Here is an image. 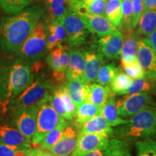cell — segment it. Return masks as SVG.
Instances as JSON below:
<instances>
[{"mask_svg": "<svg viewBox=\"0 0 156 156\" xmlns=\"http://www.w3.org/2000/svg\"><path fill=\"white\" fill-rule=\"evenodd\" d=\"M44 13L39 6L26 9L0 21V48L7 56H17Z\"/></svg>", "mask_w": 156, "mask_h": 156, "instance_id": "1", "label": "cell"}, {"mask_svg": "<svg viewBox=\"0 0 156 156\" xmlns=\"http://www.w3.org/2000/svg\"><path fill=\"white\" fill-rule=\"evenodd\" d=\"M119 139L148 140L156 139V109L148 106L134 114L128 122L118 126L114 133Z\"/></svg>", "mask_w": 156, "mask_h": 156, "instance_id": "2", "label": "cell"}, {"mask_svg": "<svg viewBox=\"0 0 156 156\" xmlns=\"http://www.w3.org/2000/svg\"><path fill=\"white\" fill-rule=\"evenodd\" d=\"M30 65L20 58L9 65L8 95L5 102L0 104L2 112H7L9 102L34 81V72Z\"/></svg>", "mask_w": 156, "mask_h": 156, "instance_id": "3", "label": "cell"}, {"mask_svg": "<svg viewBox=\"0 0 156 156\" xmlns=\"http://www.w3.org/2000/svg\"><path fill=\"white\" fill-rule=\"evenodd\" d=\"M52 94L53 93L46 95L44 99L36 103L38 108L37 128L36 133L31 140L32 145H38L48 132L65 120L64 117L56 112L52 106Z\"/></svg>", "mask_w": 156, "mask_h": 156, "instance_id": "4", "label": "cell"}, {"mask_svg": "<svg viewBox=\"0 0 156 156\" xmlns=\"http://www.w3.org/2000/svg\"><path fill=\"white\" fill-rule=\"evenodd\" d=\"M47 25L38 23L20 51V59L32 64L46 55L47 50Z\"/></svg>", "mask_w": 156, "mask_h": 156, "instance_id": "5", "label": "cell"}, {"mask_svg": "<svg viewBox=\"0 0 156 156\" xmlns=\"http://www.w3.org/2000/svg\"><path fill=\"white\" fill-rule=\"evenodd\" d=\"M52 83L46 78L38 77L31 85L9 103L8 109L11 112L23 107L36 104L46 95L54 92Z\"/></svg>", "mask_w": 156, "mask_h": 156, "instance_id": "6", "label": "cell"}, {"mask_svg": "<svg viewBox=\"0 0 156 156\" xmlns=\"http://www.w3.org/2000/svg\"><path fill=\"white\" fill-rule=\"evenodd\" d=\"M67 34V44L76 47L84 44L90 31L87 28L83 17L71 10L60 19Z\"/></svg>", "mask_w": 156, "mask_h": 156, "instance_id": "7", "label": "cell"}, {"mask_svg": "<svg viewBox=\"0 0 156 156\" xmlns=\"http://www.w3.org/2000/svg\"><path fill=\"white\" fill-rule=\"evenodd\" d=\"M153 104V98L148 92L125 95L116 101L117 110L122 118L134 116L142 109L152 106Z\"/></svg>", "mask_w": 156, "mask_h": 156, "instance_id": "8", "label": "cell"}, {"mask_svg": "<svg viewBox=\"0 0 156 156\" xmlns=\"http://www.w3.org/2000/svg\"><path fill=\"white\" fill-rule=\"evenodd\" d=\"M37 113L36 104L23 107L12 112L13 124L31 142L36 132Z\"/></svg>", "mask_w": 156, "mask_h": 156, "instance_id": "9", "label": "cell"}, {"mask_svg": "<svg viewBox=\"0 0 156 156\" xmlns=\"http://www.w3.org/2000/svg\"><path fill=\"white\" fill-rule=\"evenodd\" d=\"M136 60L145 71L146 77L156 80V52L147 38H141L138 41Z\"/></svg>", "mask_w": 156, "mask_h": 156, "instance_id": "10", "label": "cell"}, {"mask_svg": "<svg viewBox=\"0 0 156 156\" xmlns=\"http://www.w3.org/2000/svg\"><path fill=\"white\" fill-rule=\"evenodd\" d=\"M0 143L23 149H30L31 142L23 135L12 122L0 119Z\"/></svg>", "mask_w": 156, "mask_h": 156, "instance_id": "11", "label": "cell"}, {"mask_svg": "<svg viewBox=\"0 0 156 156\" xmlns=\"http://www.w3.org/2000/svg\"><path fill=\"white\" fill-rule=\"evenodd\" d=\"M79 135L80 132L75 122L74 124L68 123L61 140L48 151L56 156L72 155L77 146Z\"/></svg>", "mask_w": 156, "mask_h": 156, "instance_id": "12", "label": "cell"}, {"mask_svg": "<svg viewBox=\"0 0 156 156\" xmlns=\"http://www.w3.org/2000/svg\"><path fill=\"white\" fill-rule=\"evenodd\" d=\"M109 141V136L103 134L84 133L80 134L77 146L73 155L83 156L85 154L96 150L106 149Z\"/></svg>", "mask_w": 156, "mask_h": 156, "instance_id": "13", "label": "cell"}, {"mask_svg": "<svg viewBox=\"0 0 156 156\" xmlns=\"http://www.w3.org/2000/svg\"><path fill=\"white\" fill-rule=\"evenodd\" d=\"M124 39V35L119 30L112 35L101 37L98 41L99 52L108 58L119 59L122 55Z\"/></svg>", "mask_w": 156, "mask_h": 156, "instance_id": "14", "label": "cell"}, {"mask_svg": "<svg viewBox=\"0 0 156 156\" xmlns=\"http://www.w3.org/2000/svg\"><path fill=\"white\" fill-rule=\"evenodd\" d=\"M82 17L90 32L99 37L112 35L119 30L105 15H95L90 12Z\"/></svg>", "mask_w": 156, "mask_h": 156, "instance_id": "15", "label": "cell"}, {"mask_svg": "<svg viewBox=\"0 0 156 156\" xmlns=\"http://www.w3.org/2000/svg\"><path fill=\"white\" fill-rule=\"evenodd\" d=\"M85 65L83 81L86 84L96 81L98 75L103 65V56L101 53L94 51H86Z\"/></svg>", "mask_w": 156, "mask_h": 156, "instance_id": "16", "label": "cell"}, {"mask_svg": "<svg viewBox=\"0 0 156 156\" xmlns=\"http://www.w3.org/2000/svg\"><path fill=\"white\" fill-rule=\"evenodd\" d=\"M76 125L77 126L80 134L93 133L110 136L114 133L112 126H110L102 115H98L83 124H76Z\"/></svg>", "mask_w": 156, "mask_h": 156, "instance_id": "17", "label": "cell"}, {"mask_svg": "<svg viewBox=\"0 0 156 156\" xmlns=\"http://www.w3.org/2000/svg\"><path fill=\"white\" fill-rule=\"evenodd\" d=\"M85 65V54L78 48L69 50V62L66 72V78L83 80Z\"/></svg>", "mask_w": 156, "mask_h": 156, "instance_id": "18", "label": "cell"}, {"mask_svg": "<svg viewBox=\"0 0 156 156\" xmlns=\"http://www.w3.org/2000/svg\"><path fill=\"white\" fill-rule=\"evenodd\" d=\"M67 41V34L60 20L51 21L47 27V50H54Z\"/></svg>", "mask_w": 156, "mask_h": 156, "instance_id": "19", "label": "cell"}, {"mask_svg": "<svg viewBox=\"0 0 156 156\" xmlns=\"http://www.w3.org/2000/svg\"><path fill=\"white\" fill-rule=\"evenodd\" d=\"M126 38L123 45L121 60L122 67L131 63L136 59V53L138 49V41L140 34L138 30H134L126 34Z\"/></svg>", "mask_w": 156, "mask_h": 156, "instance_id": "20", "label": "cell"}, {"mask_svg": "<svg viewBox=\"0 0 156 156\" xmlns=\"http://www.w3.org/2000/svg\"><path fill=\"white\" fill-rule=\"evenodd\" d=\"M67 88L75 103L76 108L88 101L89 84L85 83L80 79L67 80Z\"/></svg>", "mask_w": 156, "mask_h": 156, "instance_id": "21", "label": "cell"}, {"mask_svg": "<svg viewBox=\"0 0 156 156\" xmlns=\"http://www.w3.org/2000/svg\"><path fill=\"white\" fill-rule=\"evenodd\" d=\"M114 94V93L112 92L109 95L108 99L102 107L101 115L106 119L110 126H118L126 124L129 120L124 119L119 115L116 101Z\"/></svg>", "mask_w": 156, "mask_h": 156, "instance_id": "22", "label": "cell"}, {"mask_svg": "<svg viewBox=\"0 0 156 156\" xmlns=\"http://www.w3.org/2000/svg\"><path fill=\"white\" fill-rule=\"evenodd\" d=\"M102 108L87 101L80 105L76 108L75 121L77 124H80L94 117L101 115Z\"/></svg>", "mask_w": 156, "mask_h": 156, "instance_id": "23", "label": "cell"}, {"mask_svg": "<svg viewBox=\"0 0 156 156\" xmlns=\"http://www.w3.org/2000/svg\"><path fill=\"white\" fill-rule=\"evenodd\" d=\"M112 93V89L108 85L98 83L89 84L88 101L102 108Z\"/></svg>", "mask_w": 156, "mask_h": 156, "instance_id": "24", "label": "cell"}, {"mask_svg": "<svg viewBox=\"0 0 156 156\" xmlns=\"http://www.w3.org/2000/svg\"><path fill=\"white\" fill-rule=\"evenodd\" d=\"M105 16L117 29L122 30V0H108L105 10Z\"/></svg>", "mask_w": 156, "mask_h": 156, "instance_id": "25", "label": "cell"}, {"mask_svg": "<svg viewBox=\"0 0 156 156\" xmlns=\"http://www.w3.org/2000/svg\"><path fill=\"white\" fill-rule=\"evenodd\" d=\"M64 45H60L58 47L51 51L46 58V62L51 69L53 70V75L56 80L61 83L64 80L65 75L62 73L61 67V56Z\"/></svg>", "mask_w": 156, "mask_h": 156, "instance_id": "26", "label": "cell"}, {"mask_svg": "<svg viewBox=\"0 0 156 156\" xmlns=\"http://www.w3.org/2000/svg\"><path fill=\"white\" fill-rule=\"evenodd\" d=\"M73 0H46L51 20H60L72 10Z\"/></svg>", "mask_w": 156, "mask_h": 156, "instance_id": "27", "label": "cell"}, {"mask_svg": "<svg viewBox=\"0 0 156 156\" xmlns=\"http://www.w3.org/2000/svg\"><path fill=\"white\" fill-rule=\"evenodd\" d=\"M67 125L68 123L67 121L64 120L61 124H58L56 128L48 132L44 136V139L38 143V145L39 146V148L45 150V151H48L56 143H58L63 136L64 130Z\"/></svg>", "mask_w": 156, "mask_h": 156, "instance_id": "28", "label": "cell"}, {"mask_svg": "<svg viewBox=\"0 0 156 156\" xmlns=\"http://www.w3.org/2000/svg\"><path fill=\"white\" fill-rule=\"evenodd\" d=\"M156 29V9L144 10L139 23L140 36H148Z\"/></svg>", "mask_w": 156, "mask_h": 156, "instance_id": "29", "label": "cell"}, {"mask_svg": "<svg viewBox=\"0 0 156 156\" xmlns=\"http://www.w3.org/2000/svg\"><path fill=\"white\" fill-rule=\"evenodd\" d=\"M105 156H132L128 141L121 139H112L106 149Z\"/></svg>", "mask_w": 156, "mask_h": 156, "instance_id": "30", "label": "cell"}, {"mask_svg": "<svg viewBox=\"0 0 156 156\" xmlns=\"http://www.w3.org/2000/svg\"><path fill=\"white\" fill-rule=\"evenodd\" d=\"M151 80H153L147 77L132 80L129 86L125 90L123 91L120 95L134 94V93L141 92H148L153 87V84H152Z\"/></svg>", "mask_w": 156, "mask_h": 156, "instance_id": "31", "label": "cell"}, {"mask_svg": "<svg viewBox=\"0 0 156 156\" xmlns=\"http://www.w3.org/2000/svg\"><path fill=\"white\" fill-rule=\"evenodd\" d=\"M132 81V78L129 77L125 73L119 70L110 83L112 91L114 94L120 95L129 86Z\"/></svg>", "mask_w": 156, "mask_h": 156, "instance_id": "32", "label": "cell"}, {"mask_svg": "<svg viewBox=\"0 0 156 156\" xmlns=\"http://www.w3.org/2000/svg\"><path fill=\"white\" fill-rule=\"evenodd\" d=\"M122 30L126 34L131 33L134 29L132 26V0H122Z\"/></svg>", "mask_w": 156, "mask_h": 156, "instance_id": "33", "label": "cell"}, {"mask_svg": "<svg viewBox=\"0 0 156 156\" xmlns=\"http://www.w3.org/2000/svg\"><path fill=\"white\" fill-rule=\"evenodd\" d=\"M119 70V68H117L114 64L103 65L99 71L95 82L102 85H108L111 83Z\"/></svg>", "mask_w": 156, "mask_h": 156, "instance_id": "34", "label": "cell"}, {"mask_svg": "<svg viewBox=\"0 0 156 156\" xmlns=\"http://www.w3.org/2000/svg\"><path fill=\"white\" fill-rule=\"evenodd\" d=\"M28 3L26 0H0L2 9L7 15L18 14Z\"/></svg>", "mask_w": 156, "mask_h": 156, "instance_id": "35", "label": "cell"}, {"mask_svg": "<svg viewBox=\"0 0 156 156\" xmlns=\"http://www.w3.org/2000/svg\"><path fill=\"white\" fill-rule=\"evenodd\" d=\"M135 148L136 156H156L155 140L136 141Z\"/></svg>", "mask_w": 156, "mask_h": 156, "instance_id": "36", "label": "cell"}, {"mask_svg": "<svg viewBox=\"0 0 156 156\" xmlns=\"http://www.w3.org/2000/svg\"><path fill=\"white\" fill-rule=\"evenodd\" d=\"M9 65L0 62V104L5 103L8 95Z\"/></svg>", "mask_w": 156, "mask_h": 156, "instance_id": "37", "label": "cell"}, {"mask_svg": "<svg viewBox=\"0 0 156 156\" xmlns=\"http://www.w3.org/2000/svg\"><path fill=\"white\" fill-rule=\"evenodd\" d=\"M58 90H59L62 98H63L66 110H67L68 116H69V120H73L75 117L76 108H77L75 103H74L73 100L72 99L71 96H70L69 93L68 91L67 87L62 85V86L58 87Z\"/></svg>", "mask_w": 156, "mask_h": 156, "instance_id": "38", "label": "cell"}, {"mask_svg": "<svg viewBox=\"0 0 156 156\" xmlns=\"http://www.w3.org/2000/svg\"><path fill=\"white\" fill-rule=\"evenodd\" d=\"M51 103L54 109H55L58 114L61 115L65 119L69 120V116H68L67 110H66L63 98H62L58 88H56L54 90L51 97Z\"/></svg>", "mask_w": 156, "mask_h": 156, "instance_id": "39", "label": "cell"}, {"mask_svg": "<svg viewBox=\"0 0 156 156\" xmlns=\"http://www.w3.org/2000/svg\"><path fill=\"white\" fill-rule=\"evenodd\" d=\"M124 73L132 80L140 79L146 77L145 73L142 67L140 66L137 60L131 62V63L126 64L123 67Z\"/></svg>", "mask_w": 156, "mask_h": 156, "instance_id": "40", "label": "cell"}, {"mask_svg": "<svg viewBox=\"0 0 156 156\" xmlns=\"http://www.w3.org/2000/svg\"><path fill=\"white\" fill-rule=\"evenodd\" d=\"M83 2L91 13L95 15H105L106 0H83Z\"/></svg>", "mask_w": 156, "mask_h": 156, "instance_id": "41", "label": "cell"}, {"mask_svg": "<svg viewBox=\"0 0 156 156\" xmlns=\"http://www.w3.org/2000/svg\"><path fill=\"white\" fill-rule=\"evenodd\" d=\"M30 149H23L0 143V156H27Z\"/></svg>", "mask_w": 156, "mask_h": 156, "instance_id": "42", "label": "cell"}, {"mask_svg": "<svg viewBox=\"0 0 156 156\" xmlns=\"http://www.w3.org/2000/svg\"><path fill=\"white\" fill-rule=\"evenodd\" d=\"M132 10H133V16H132V26L133 28L139 25L144 11V6L142 0H132Z\"/></svg>", "mask_w": 156, "mask_h": 156, "instance_id": "43", "label": "cell"}, {"mask_svg": "<svg viewBox=\"0 0 156 156\" xmlns=\"http://www.w3.org/2000/svg\"><path fill=\"white\" fill-rule=\"evenodd\" d=\"M69 62V51L68 50L67 46L64 45L63 49H62V56H61V67L62 73L66 75L68 65Z\"/></svg>", "mask_w": 156, "mask_h": 156, "instance_id": "44", "label": "cell"}, {"mask_svg": "<svg viewBox=\"0 0 156 156\" xmlns=\"http://www.w3.org/2000/svg\"><path fill=\"white\" fill-rule=\"evenodd\" d=\"M144 10L147 9H156V0H142Z\"/></svg>", "mask_w": 156, "mask_h": 156, "instance_id": "45", "label": "cell"}, {"mask_svg": "<svg viewBox=\"0 0 156 156\" xmlns=\"http://www.w3.org/2000/svg\"><path fill=\"white\" fill-rule=\"evenodd\" d=\"M35 151L37 156H56L53 153H50L49 151H45V150L41 149L39 147H35Z\"/></svg>", "mask_w": 156, "mask_h": 156, "instance_id": "46", "label": "cell"}, {"mask_svg": "<svg viewBox=\"0 0 156 156\" xmlns=\"http://www.w3.org/2000/svg\"><path fill=\"white\" fill-rule=\"evenodd\" d=\"M147 38H148V40H149L150 43H151V46H153V49L155 50L156 52V29L152 33V34H150Z\"/></svg>", "mask_w": 156, "mask_h": 156, "instance_id": "47", "label": "cell"}, {"mask_svg": "<svg viewBox=\"0 0 156 156\" xmlns=\"http://www.w3.org/2000/svg\"><path fill=\"white\" fill-rule=\"evenodd\" d=\"M105 153H106V149H100L90 152L83 156H105Z\"/></svg>", "mask_w": 156, "mask_h": 156, "instance_id": "48", "label": "cell"}, {"mask_svg": "<svg viewBox=\"0 0 156 156\" xmlns=\"http://www.w3.org/2000/svg\"><path fill=\"white\" fill-rule=\"evenodd\" d=\"M27 156H37L36 153V151H35V147L30 148V151H29L28 155Z\"/></svg>", "mask_w": 156, "mask_h": 156, "instance_id": "49", "label": "cell"}, {"mask_svg": "<svg viewBox=\"0 0 156 156\" xmlns=\"http://www.w3.org/2000/svg\"><path fill=\"white\" fill-rule=\"evenodd\" d=\"M2 10V7H1V4H0V14H1V11Z\"/></svg>", "mask_w": 156, "mask_h": 156, "instance_id": "50", "label": "cell"}, {"mask_svg": "<svg viewBox=\"0 0 156 156\" xmlns=\"http://www.w3.org/2000/svg\"><path fill=\"white\" fill-rule=\"evenodd\" d=\"M67 156H75L74 155H73V154H72V155H67Z\"/></svg>", "mask_w": 156, "mask_h": 156, "instance_id": "51", "label": "cell"}, {"mask_svg": "<svg viewBox=\"0 0 156 156\" xmlns=\"http://www.w3.org/2000/svg\"><path fill=\"white\" fill-rule=\"evenodd\" d=\"M26 1H28V2H30L31 1V0H26Z\"/></svg>", "mask_w": 156, "mask_h": 156, "instance_id": "52", "label": "cell"}, {"mask_svg": "<svg viewBox=\"0 0 156 156\" xmlns=\"http://www.w3.org/2000/svg\"><path fill=\"white\" fill-rule=\"evenodd\" d=\"M79 1H83V0H79Z\"/></svg>", "mask_w": 156, "mask_h": 156, "instance_id": "53", "label": "cell"}]
</instances>
